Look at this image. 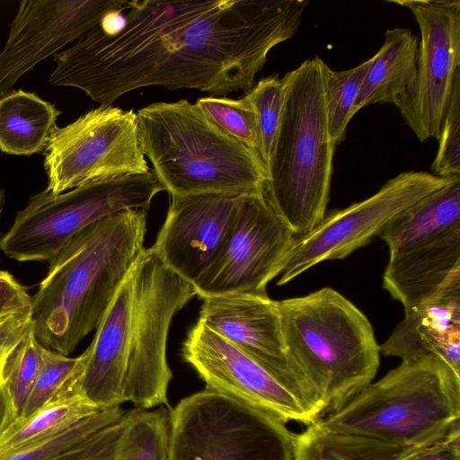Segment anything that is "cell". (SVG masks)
Instances as JSON below:
<instances>
[{"label": "cell", "instance_id": "cell-28", "mask_svg": "<svg viewBox=\"0 0 460 460\" xmlns=\"http://www.w3.org/2000/svg\"><path fill=\"white\" fill-rule=\"evenodd\" d=\"M373 57L358 66L341 71L329 66L325 74V100L329 131L337 146L346 136L347 127L353 118V109Z\"/></svg>", "mask_w": 460, "mask_h": 460}, {"label": "cell", "instance_id": "cell-38", "mask_svg": "<svg viewBox=\"0 0 460 460\" xmlns=\"http://www.w3.org/2000/svg\"><path fill=\"white\" fill-rule=\"evenodd\" d=\"M4 202H5L4 191L2 188H0V217H1L4 207ZM0 236H1V232H0Z\"/></svg>", "mask_w": 460, "mask_h": 460}, {"label": "cell", "instance_id": "cell-10", "mask_svg": "<svg viewBox=\"0 0 460 460\" xmlns=\"http://www.w3.org/2000/svg\"><path fill=\"white\" fill-rule=\"evenodd\" d=\"M46 190L58 194L84 183L151 170L143 154L137 112L100 105L57 128L44 152Z\"/></svg>", "mask_w": 460, "mask_h": 460}, {"label": "cell", "instance_id": "cell-27", "mask_svg": "<svg viewBox=\"0 0 460 460\" xmlns=\"http://www.w3.org/2000/svg\"><path fill=\"white\" fill-rule=\"evenodd\" d=\"M43 349L31 327L0 359V385L8 398L13 420L23 411L42 363Z\"/></svg>", "mask_w": 460, "mask_h": 460}, {"label": "cell", "instance_id": "cell-12", "mask_svg": "<svg viewBox=\"0 0 460 460\" xmlns=\"http://www.w3.org/2000/svg\"><path fill=\"white\" fill-rule=\"evenodd\" d=\"M295 237L263 192L238 196L219 250L193 284L197 295H267V285L278 277Z\"/></svg>", "mask_w": 460, "mask_h": 460}, {"label": "cell", "instance_id": "cell-29", "mask_svg": "<svg viewBox=\"0 0 460 460\" xmlns=\"http://www.w3.org/2000/svg\"><path fill=\"white\" fill-rule=\"evenodd\" d=\"M127 412L121 406L101 410L57 435L0 455V460H50L119 421Z\"/></svg>", "mask_w": 460, "mask_h": 460}, {"label": "cell", "instance_id": "cell-7", "mask_svg": "<svg viewBox=\"0 0 460 460\" xmlns=\"http://www.w3.org/2000/svg\"><path fill=\"white\" fill-rule=\"evenodd\" d=\"M460 376L429 353L402 360L345 405L322 417L325 428L422 447L460 426Z\"/></svg>", "mask_w": 460, "mask_h": 460}, {"label": "cell", "instance_id": "cell-34", "mask_svg": "<svg viewBox=\"0 0 460 460\" xmlns=\"http://www.w3.org/2000/svg\"><path fill=\"white\" fill-rule=\"evenodd\" d=\"M32 296L8 271L0 270V318L7 314L29 312Z\"/></svg>", "mask_w": 460, "mask_h": 460}, {"label": "cell", "instance_id": "cell-35", "mask_svg": "<svg viewBox=\"0 0 460 460\" xmlns=\"http://www.w3.org/2000/svg\"><path fill=\"white\" fill-rule=\"evenodd\" d=\"M402 460H460V426Z\"/></svg>", "mask_w": 460, "mask_h": 460}, {"label": "cell", "instance_id": "cell-22", "mask_svg": "<svg viewBox=\"0 0 460 460\" xmlns=\"http://www.w3.org/2000/svg\"><path fill=\"white\" fill-rule=\"evenodd\" d=\"M61 111L34 93L0 98V150L16 155L44 154Z\"/></svg>", "mask_w": 460, "mask_h": 460}, {"label": "cell", "instance_id": "cell-31", "mask_svg": "<svg viewBox=\"0 0 460 460\" xmlns=\"http://www.w3.org/2000/svg\"><path fill=\"white\" fill-rule=\"evenodd\" d=\"M285 93V79L276 74L261 78L245 94L257 115L261 139L259 155L266 170L281 123Z\"/></svg>", "mask_w": 460, "mask_h": 460}, {"label": "cell", "instance_id": "cell-4", "mask_svg": "<svg viewBox=\"0 0 460 460\" xmlns=\"http://www.w3.org/2000/svg\"><path fill=\"white\" fill-rule=\"evenodd\" d=\"M327 64L318 56L286 73L284 110L267 166L264 196L295 236L326 214L334 144L325 100Z\"/></svg>", "mask_w": 460, "mask_h": 460}, {"label": "cell", "instance_id": "cell-25", "mask_svg": "<svg viewBox=\"0 0 460 460\" xmlns=\"http://www.w3.org/2000/svg\"><path fill=\"white\" fill-rule=\"evenodd\" d=\"M169 410L128 411L117 443L114 460H169Z\"/></svg>", "mask_w": 460, "mask_h": 460}, {"label": "cell", "instance_id": "cell-32", "mask_svg": "<svg viewBox=\"0 0 460 460\" xmlns=\"http://www.w3.org/2000/svg\"><path fill=\"white\" fill-rule=\"evenodd\" d=\"M438 139L431 173L446 179L460 178V75L456 78Z\"/></svg>", "mask_w": 460, "mask_h": 460}, {"label": "cell", "instance_id": "cell-1", "mask_svg": "<svg viewBox=\"0 0 460 460\" xmlns=\"http://www.w3.org/2000/svg\"><path fill=\"white\" fill-rule=\"evenodd\" d=\"M309 0L128 1L112 31L97 24L54 55L55 86L100 105L145 86L214 95L250 91L269 52L297 31Z\"/></svg>", "mask_w": 460, "mask_h": 460}, {"label": "cell", "instance_id": "cell-8", "mask_svg": "<svg viewBox=\"0 0 460 460\" xmlns=\"http://www.w3.org/2000/svg\"><path fill=\"white\" fill-rule=\"evenodd\" d=\"M164 190L153 169L90 181L62 193L46 190L31 196L10 229L0 236V249L18 261L50 262L90 225L131 208L147 210Z\"/></svg>", "mask_w": 460, "mask_h": 460}, {"label": "cell", "instance_id": "cell-3", "mask_svg": "<svg viewBox=\"0 0 460 460\" xmlns=\"http://www.w3.org/2000/svg\"><path fill=\"white\" fill-rule=\"evenodd\" d=\"M146 216L131 208L102 218L49 262L31 309L32 330L45 348L68 356L97 328L144 249Z\"/></svg>", "mask_w": 460, "mask_h": 460}, {"label": "cell", "instance_id": "cell-18", "mask_svg": "<svg viewBox=\"0 0 460 460\" xmlns=\"http://www.w3.org/2000/svg\"><path fill=\"white\" fill-rule=\"evenodd\" d=\"M379 350L402 360L431 353L460 376V270L435 296L405 312Z\"/></svg>", "mask_w": 460, "mask_h": 460}, {"label": "cell", "instance_id": "cell-20", "mask_svg": "<svg viewBox=\"0 0 460 460\" xmlns=\"http://www.w3.org/2000/svg\"><path fill=\"white\" fill-rule=\"evenodd\" d=\"M460 230V178L426 196L391 221L379 234L390 253Z\"/></svg>", "mask_w": 460, "mask_h": 460}, {"label": "cell", "instance_id": "cell-9", "mask_svg": "<svg viewBox=\"0 0 460 460\" xmlns=\"http://www.w3.org/2000/svg\"><path fill=\"white\" fill-rule=\"evenodd\" d=\"M169 460H292L286 423L205 388L169 409Z\"/></svg>", "mask_w": 460, "mask_h": 460}, {"label": "cell", "instance_id": "cell-30", "mask_svg": "<svg viewBox=\"0 0 460 460\" xmlns=\"http://www.w3.org/2000/svg\"><path fill=\"white\" fill-rule=\"evenodd\" d=\"M195 104L217 127L259 155L261 139L257 115L245 95L240 99L202 97Z\"/></svg>", "mask_w": 460, "mask_h": 460}, {"label": "cell", "instance_id": "cell-6", "mask_svg": "<svg viewBox=\"0 0 460 460\" xmlns=\"http://www.w3.org/2000/svg\"><path fill=\"white\" fill-rule=\"evenodd\" d=\"M288 355L323 403L341 409L375 378L380 350L367 316L332 288L277 301Z\"/></svg>", "mask_w": 460, "mask_h": 460}, {"label": "cell", "instance_id": "cell-17", "mask_svg": "<svg viewBox=\"0 0 460 460\" xmlns=\"http://www.w3.org/2000/svg\"><path fill=\"white\" fill-rule=\"evenodd\" d=\"M238 196H171L165 220L151 248L170 270L193 285L219 250Z\"/></svg>", "mask_w": 460, "mask_h": 460}, {"label": "cell", "instance_id": "cell-33", "mask_svg": "<svg viewBox=\"0 0 460 460\" xmlns=\"http://www.w3.org/2000/svg\"><path fill=\"white\" fill-rule=\"evenodd\" d=\"M126 415L119 421L100 429L50 460H114L117 443L125 425Z\"/></svg>", "mask_w": 460, "mask_h": 460}, {"label": "cell", "instance_id": "cell-36", "mask_svg": "<svg viewBox=\"0 0 460 460\" xmlns=\"http://www.w3.org/2000/svg\"><path fill=\"white\" fill-rule=\"evenodd\" d=\"M31 327V311L7 314L0 318V359L20 341Z\"/></svg>", "mask_w": 460, "mask_h": 460}, {"label": "cell", "instance_id": "cell-14", "mask_svg": "<svg viewBox=\"0 0 460 460\" xmlns=\"http://www.w3.org/2000/svg\"><path fill=\"white\" fill-rule=\"evenodd\" d=\"M198 322L252 358L302 404L314 421L323 403L284 345L277 301L268 295L232 294L202 298Z\"/></svg>", "mask_w": 460, "mask_h": 460}, {"label": "cell", "instance_id": "cell-26", "mask_svg": "<svg viewBox=\"0 0 460 460\" xmlns=\"http://www.w3.org/2000/svg\"><path fill=\"white\" fill-rule=\"evenodd\" d=\"M86 358V349L80 356L70 358L44 347L39 374L18 419L30 416L53 400L80 394V379Z\"/></svg>", "mask_w": 460, "mask_h": 460}, {"label": "cell", "instance_id": "cell-37", "mask_svg": "<svg viewBox=\"0 0 460 460\" xmlns=\"http://www.w3.org/2000/svg\"><path fill=\"white\" fill-rule=\"evenodd\" d=\"M13 420L11 406L3 387L0 385V435Z\"/></svg>", "mask_w": 460, "mask_h": 460}, {"label": "cell", "instance_id": "cell-21", "mask_svg": "<svg viewBox=\"0 0 460 460\" xmlns=\"http://www.w3.org/2000/svg\"><path fill=\"white\" fill-rule=\"evenodd\" d=\"M418 51L419 39L411 31L387 30L382 47L373 56L354 105V115L371 104H394L415 79Z\"/></svg>", "mask_w": 460, "mask_h": 460}, {"label": "cell", "instance_id": "cell-19", "mask_svg": "<svg viewBox=\"0 0 460 460\" xmlns=\"http://www.w3.org/2000/svg\"><path fill=\"white\" fill-rule=\"evenodd\" d=\"M460 270V230L390 253L383 288L410 311L435 296Z\"/></svg>", "mask_w": 460, "mask_h": 460}, {"label": "cell", "instance_id": "cell-23", "mask_svg": "<svg viewBox=\"0 0 460 460\" xmlns=\"http://www.w3.org/2000/svg\"><path fill=\"white\" fill-rule=\"evenodd\" d=\"M419 448L332 431L318 420L295 435L292 460H402Z\"/></svg>", "mask_w": 460, "mask_h": 460}, {"label": "cell", "instance_id": "cell-5", "mask_svg": "<svg viewBox=\"0 0 460 460\" xmlns=\"http://www.w3.org/2000/svg\"><path fill=\"white\" fill-rule=\"evenodd\" d=\"M137 116L143 154L171 196L264 193L267 170L261 156L195 103L154 102Z\"/></svg>", "mask_w": 460, "mask_h": 460}, {"label": "cell", "instance_id": "cell-24", "mask_svg": "<svg viewBox=\"0 0 460 460\" xmlns=\"http://www.w3.org/2000/svg\"><path fill=\"white\" fill-rule=\"evenodd\" d=\"M101 410L81 394L53 400L6 427L0 435V455L57 435Z\"/></svg>", "mask_w": 460, "mask_h": 460}, {"label": "cell", "instance_id": "cell-2", "mask_svg": "<svg viewBox=\"0 0 460 460\" xmlns=\"http://www.w3.org/2000/svg\"><path fill=\"white\" fill-rule=\"evenodd\" d=\"M197 296L194 286L144 248L103 314L80 379V394L99 409L132 402L168 406L166 358L173 316Z\"/></svg>", "mask_w": 460, "mask_h": 460}, {"label": "cell", "instance_id": "cell-13", "mask_svg": "<svg viewBox=\"0 0 460 460\" xmlns=\"http://www.w3.org/2000/svg\"><path fill=\"white\" fill-rule=\"evenodd\" d=\"M407 7L420 32L416 76L394 103L420 142L438 138L460 75V0H394Z\"/></svg>", "mask_w": 460, "mask_h": 460}, {"label": "cell", "instance_id": "cell-15", "mask_svg": "<svg viewBox=\"0 0 460 460\" xmlns=\"http://www.w3.org/2000/svg\"><path fill=\"white\" fill-rule=\"evenodd\" d=\"M123 0H24L0 53V98L38 63L59 52L100 23L127 9Z\"/></svg>", "mask_w": 460, "mask_h": 460}, {"label": "cell", "instance_id": "cell-11", "mask_svg": "<svg viewBox=\"0 0 460 460\" xmlns=\"http://www.w3.org/2000/svg\"><path fill=\"white\" fill-rule=\"evenodd\" d=\"M452 180L428 172H403L366 199L330 211L312 231L295 237L277 285L288 283L320 262L349 256L379 236L407 208Z\"/></svg>", "mask_w": 460, "mask_h": 460}, {"label": "cell", "instance_id": "cell-16", "mask_svg": "<svg viewBox=\"0 0 460 460\" xmlns=\"http://www.w3.org/2000/svg\"><path fill=\"white\" fill-rule=\"evenodd\" d=\"M181 356L205 382L206 388L263 411L284 423L297 421L308 426L315 422L264 367L198 321L187 333Z\"/></svg>", "mask_w": 460, "mask_h": 460}]
</instances>
